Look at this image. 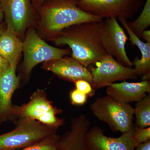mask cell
Returning a JSON list of instances; mask_svg holds the SVG:
<instances>
[{
  "label": "cell",
  "instance_id": "cell-1",
  "mask_svg": "<svg viewBox=\"0 0 150 150\" xmlns=\"http://www.w3.org/2000/svg\"><path fill=\"white\" fill-rule=\"evenodd\" d=\"M104 21L84 22L62 30L54 39L57 46L67 45L72 58L88 69L107 55L101 41Z\"/></svg>",
  "mask_w": 150,
  "mask_h": 150
},
{
  "label": "cell",
  "instance_id": "cell-2",
  "mask_svg": "<svg viewBox=\"0 0 150 150\" xmlns=\"http://www.w3.org/2000/svg\"><path fill=\"white\" fill-rule=\"evenodd\" d=\"M78 3V0H50L48 4L38 7L46 30L57 35L71 25L103 20L82 10Z\"/></svg>",
  "mask_w": 150,
  "mask_h": 150
},
{
  "label": "cell",
  "instance_id": "cell-3",
  "mask_svg": "<svg viewBox=\"0 0 150 150\" xmlns=\"http://www.w3.org/2000/svg\"><path fill=\"white\" fill-rule=\"evenodd\" d=\"M58 129L28 118H18L15 129L0 135V150H18L36 144Z\"/></svg>",
  "mask_w": 150,
  "mask_h": 150
},
{
  "label": "cell",
  "instance_id": "cell-4",
  "mask_svg": "<svg viewBox=\"0 0 150 150\" xmlns=\"http://www.w3.org/2000/svg\"><path fill=\"white\" fill-rule=\"evenodd\" d=\"M95 116L106 123L113 131L122 133L133 128L134 108L115 101L109 96L97 98L91 106Z\"/></svg>",
  "mask_w": 150,
  "mask_h": 150
},
{
  "label": "cell",
  "instance_id": "cell-5",
  "mask_svg": "<svg viewBox=\"0 0 150 150\" xmlns=\"http://www.w3.org/2000/svg\"><path fill=\"white\" fill-rule=\"evenodd\" d=\"M62 110L53 105L43 90L38 89L31 95L29 102L21 106L15 105L16 119L28 118L44 125L58 129L64 124V120L57 117Z\"/></svg>",
  "mask_w": 150,
  "mask_h": 150
},
{
  "label": "cell",
  "instance_id": "cell-6",
  "mask_svg": "<svg viewBox=\"0 0 150 150\" xmlns=\"http://www.w3.org/2000/svg\"><path fill=\"white\" fill-rule=\"evenodd\" d=\"M146 0H78L81 10L94 16L103 18L135 16L144 4Z\"/></svg>",
  "mask_w": 150,
  "mask_h": 150
},
{
  "label": "cell",
  "instance_id": "cell-7",
  "mask_svg": "<svg viewBox=\"0 0 150 150\" xmlns=\"http://www.w3.org/2000/svg\"><path fill=\"white\" fill-rule=\"evenodd\" d=\"M24 54L23 72L28 76L36 65L42 62L62 59L71 51L52 47L42 40L34 29L28 30L23 43Z\"/></svg>",
  "mask_w": 150,
  "mask_h": 150
},
{
  "label": "cell",
  "instance_id": "cell-8",
  "mask_svg": "<svg viewBox=\"0 0 150 150\" xmlns=\"http://www.w3.org/2000/svg\"><path fill=\"white\" fill-rule=\"evenodd\" d=\"M92 76L95 90L107 87L117 81L136 80L139 76L135 69L118 63L113 56L107 54L89 69Z\"/></svg>",
  "mask_w": 150,
  "mask_h": 150
},
{
  "label": "cell",
  "instance_id": "cell-9",
  "mask_svg": "<svg viewBox=\"0 0 150 150\" xmlns=\"http://www.w3.org/2000/svg\"><path fill=\"white\" fill-rule=\"evenodd\" d=\"M100 38L103 46L108 54L115 57L118 63L125 67L132 68L134 66L127 56L125 48L129 38L117 18L105 19Z\"/></svg>",
  "mask_w": 150,
  "mask_h": 150
},
{
  "label": "cell",
  "instance_id": "cell-10",
  "mask_svg": "<svg viewBox=\"0 0 150 150\" xmlns=\"http://www.w3.org/2000/svg\"><path fill=\"white\" fill-rule=\"evenodd\" d=\"M7 29L22 35L32 21L33 10L30 0H0Z\"/></svg>",
  "mask_w": 150,
  "mask_h": 150
},
{
  "label": "cell",
  "instance_id": "cell-11",
  "mask_svg": "<svg viewBox=\"0 0 150 150\" xmlns=\"http://www.w3.org/2000/svg\"><path fill=\"white\" fill-rule=\"evenodd\" d=\"M133 128L122 133L117 138L105 136L104 131L99 126L90 128L86 134V140L88 150H134L132 139Z\"/></svg>",
  "mask_w": 150,
  "mask_h": 150
},
{
  "label": "cell",
  "instance_id": "cell-12",
  "mask_svg": "<svg viewBox=\"0 0 150 150\" xmlns=\"http://www.w3.org/2000/svg\"><path fill=\"white\" fill-rule=\"evenodd\" d=\"M43 67L66 80L74 83L79 80L85 81L92 86V76L89 69L72 58H62L47 62Z\"/></svg>",
  "mask_w": 150,
  "mask_h": 150
},
{
  "label": "cell",
  "instance_id": "cell-13",
  "mask_svg": "<svg viewBox=\"0 0 150 150\" xmlns=\"http://www.w3.org/2000/svg\"><path fill=\"white\" fill-rule=\"evenodd\" d=\"M16 69L10 66L0 76V124L16 119L12 98L19 83Z\"/></svg>",
  "mask_w": 150,
  "mask_h": 150
},
{
  "label": "cell",
  "instance_id": "cell-14",
  "mask_svg": "<svg viewBox=\"0 0 150 150\" xmlns=\"http://www.w3.org/2000/svg\"><path fill=\"white\" fill-rule=\"evenodd\" d=\"M90 125L89 119L84 114L73 119L69 130L60 137L58 150H88L86 136Z\"/></svg>",
  "mask_w": 150,
  "mask_h": 150
},
{
  "label": "cell",
  "instance_id": "cell-15",
  "mask_svg": "<svg viewBox=\"0 0 150 150\" xmlns=\"http://www.w3.org/2000/svg\"><path fill=\"white\" fill-rule=\"evenodd\" d=\"M107 95L115 101L129 103L138 102L150 93V81L139 82H128L123 81L120 83H113L107 86Z\"/></svg>",
  "mask_w": 150,
  "mask_h": 150
},
{
  "label": "cell",
  "instance_id": "cell-16",
  "mask_svg": "<svg viewBox=\"0 0 150 150\" xmlns=\"http://www.w3.org/2000/svg\"><path fill=\"white\" fill-rule=\"evenodd\" d=\"M123 27L129 35V40L133 46H137L141 51L142 57L141 59L138 57L133 62L134 68L139 77L150 73V43L143 42L131 30L127 24L126 19L118 18Z\"/></svg>",
  "mask_w": 150,
  "mask_h": 150
},
{
  "label": "cell",
  "instance_id": "cell-17",
  "mask_svg": "<svg viewBox=\"0 0 150 150\" xmlns=\"http://www.w3.org/2000/svg\"><path fill=\"white\" fill-rule=\"evenodd\" d=\"M23 51V43L15 34L6 29L0 36V55L11 67L16 68Z\"/></svg>",
  "mask_w": 150,
  "mask_h": 150
},
{
  "label": "cell",
  "instance_id": "cell-18",
  "mask_svg": "<svg viewBox=\"0 0 150 150\" xmlns=\"http://www.w3.org/2000/svg\"><path fill=\"white\" fill-rule=\"evenodd\" d=\"M134 108L136 115V126L141 128L150 126V96L137 102Z\"/></svg>",
  "mask_w": 150,
  "mask_h": 150
},
{
  "label": "cell",
  "instance_id": "cell-19",
  "mask_svg": "<svg viewBox=\"0 0 150 150\" xmlns=\"http://www.w3.org/2000/svg\"><path fill=\"white\" fill-rule=\"evenodd\" d=\"M143 11L139 16L132 22L127 21L131 30L139 39L142 34L150 25V0H146Z\"/></svg>",
  "mask_w": 150,
  "mask_h": 150
},
{
  "label": "cell",
  "instance_id": "cell-20",
  "mask_svg": "<svg viewBox=\"0 0 150 150\" xmlns=\"http://www.w3.org/2000/svg\"><path fill=\"white\" fill-rule=\"evenodd\" d=\"M60 137L56 133L36 144L18 150H58Z\"/></svg>",
  "mask_w": 150,
  "mask_h": 150
},
{
  "label": "cell",
  "instance_id": "cell-21",
  "mask_svg": "<svg viewBox=\"0 0 150 150\" xmlns=\"http://www.w3.org/2000/svg\"><path fill=\"white\" fill-rule=\"evenodd\" d=\"M132 139L135 148L138 145L150 140V127L141 128L133 127Z\"/></svg>",
  "mask_w": 150,
  "mask_h": 150
},
{
  "label": "cell",
  "instance_id": "cell-22",
  "mask_svg": "<svg viewBox=\"0 0 150 150\" xmlns=\"http://www.w3.org/2000/svg\"><path fill=\"white\" fill-rule=\"evenodd\" d=\"M87 96L78 91L76 89L71 91L70 93V99L72 104L74 105H82L87 101Z\"/></svg>",
  "mask_w": 150,
  "mask_h": 150
},
{
  "label": "cell",
  "instance_id": "cell-23",
  "mask_svg": "<svg viewBox=\"0 0 150 150\" xmlns=\"http://www.w3.org/2000/svg\"><path fill=\"white\" fill-rule=\"evenodd\" d=\"M77 90L87 96H91L94 94L95 90L91 84L86 81L79 80L75 83Z\"/></svg>",
  "mask_w": 150,
  "mask_h": 150
},
{
  "label": "cell",
  "instance_id": "cell-24",
  "mask_svg": "<svg viewBox=\"0 0 150 150\" xmlns=\"http://www.w3.org/2000/svg\"><path fill=\"white\" fill-rule=\"evenodd\" d=\"M10 67L8 62L0 55V76Z\"/></svg>",
  "mask_w": 150,
  "mask_h": 150
},
{
  "label": "cell",
  "instance_id": "cell-25",
  "mask_svg": "<svg viewBox=\"0 0 150 150\" xmlns=\"http://www.w3.org/2000/svg\"><path fill=\"white\" fill-rule=\"evenodd\" d=\"M135 149L136 150H150V140L138 145Z\"/></svg>",
  "mask_w": 150,
  "mask_h": 150
},
{
  "label": "cell",
  "instance_id": "cell-26",
  "mask_svg": "<svg viewBox=\"0 0 150 150\" xmlns=\"http://www.w3.org/2000/svg\"><path fill=\"white\" fill-rule=\"evenodd\" d=\"M141 38L146 40L147 43H150V30H144L142 33Z\"/></svg>",
  "mask_w": 150,
  "mask_h": 150
},
{
  "label": "cell",
  "instance_id": "cell-27",
  "mask_svg": "<svg viewBox=\"0 0 150 150\" xmlns=\"http://www.w3.org/2000/svg\"><path fill=\"white\" fill-rule=\"evenodd\" d=\"M46 0H32L33 3L35 7L38 8L42 6Z\"/></svg>",
  "mask_w": 150,
  "mask_h": 150
},
{
  "label": "cell",
  "instance_id": "cell-28",
  "mask_svg": "<svg viewBox=\"0 0 150 150\" xmlns=\"http://www.w3.org/2000/svg\"><path fill=\"white\" fill-rule=\"evenodd\" d=\"M5 25L0 23V36H1L3 33L6 30Z\"/></svg>",
  "mask_w": 150,
  "mask_h": 150
},
{
  "label": "cell",
  "instance_id": "cell-29",
  "mask_svg": "<svg viewBox=\"0 0 150 150\" xmlns=\"http://www.w3.org/2000/svg\"><path fill=\"white\" fill-rule=\"evenodd\" d=\"M4 17V13H3L1 9L0 8V23L3 21V18Z\"/></svg>",
  "mask_w": 150,
  "mask_h": 150
}]
</instances>
